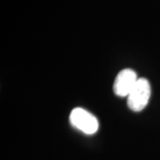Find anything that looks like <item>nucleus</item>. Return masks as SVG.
<instances>
[{"label":"nucleus","mask_w":160,"mask_h":160,"mask_svg":"<svg viewBox=\"0 0 160 160\" xmlns=\"http://www.w3.org/2000/svg\"><path fill=\"white\" fill-rule=\"evenodd\" d=\"M151 93L149 82L146 78H139L136 85L127 96V105L129 109L139 112L142 111L148 105Z\"/></svg>","instance_id":"nucleus-1"},{"label":"nucleus","mask_w":160,"mask_h":160,"mask_svg":"<svg viewBox=\"0 0 160 160\" xmlns=\"http://www.w3.org/2000/svg\"><path fill=\"white\" fill-rule=\"evenodd\" d=\"M70 124L86 134H93L99 129V122L95 116L83 108H75L69 115Z\"/></svg>","instance_id":"nucleus-2"},{"label":"nucleus","mask_w":160,"mask_h":160,"mask_svg":"<svg viewBox=\"0 0 160 160\" xmlns=\"http://www.w3.org/2000/svg\"><path fill=\"white\" fill-rule=\"evenodd\" d=\"M138 79L137 75L132 69H125L121 70L115 79L113 86L115 94L119 97H127L136 85Z\"/></svg>","instance_id":"nucleus-3"}]
</instances>
